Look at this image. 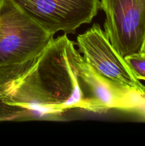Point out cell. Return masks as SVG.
<instances>
[{
  "label": "cell",
  "instance_id": "cell-5",
  "mask_svg": "<svg viewBox=\"0 0 145 146\" xmlns=\"http://www.w3.org/2000/svg\"><path fill=\"white\" fill-rule=\"evenodd\" d=\"M77 46L85 61L100 75L145 96V86L135 76L99 24H93L78 35Z\"/></svg>",
  "mask_w": 145,
  "mask_h": 146
},
{
  "label": "cell",
  "instance_id": "cell-3",
  "mask_svg": "<svg viewBox=\"0 0 145 146\" xmlns=\"http://www.w3.org/2000/svg\"><path fill=\"white\" fill-rule=\"evenodd\" d=\"M25 16L49 34H74L89 24L100 9V0H11Z\"/></svg>",
  "mask_w": 145,
  "mask_h": 146
},
{
  "label": "cell",
  "instance_id": "cell-8",
  "mask_svg": "<svg viewBox=\"0 0 145 146\" xmlns=\"http://www.w3.org/2000/svg\"><path fill=\"white\" fill-rule=\"evenodd\" d=\"M0 34H1V27H0Z\"/></svg>",
  "mask_w": 145,
  "mask_h": 146
},
{
  "label": "cell",
  "instance_id": "cell-1",
  "mask_svg": "<svg viewBox=\"0 0 145 146\" xmlns=\"http://www.w3.org/2000/svg\"><path fill=\"white\" fill-rule=\"evenodd\" d=\"M82 59L66 34L53 38L29 68L0 86V121L57 115L73 108L92 112L80 73Z\"/></svg>",
  "mask_w": 145,
  "mask_h": 146
},
{
  "label": "cell",
  "instance_id": "cell-7",
  "mask_svg": "<svg viewBox=\"0 0 145 146\" xmlns=\"http://www.w3.org/2000/svg\"><path fill=\"white\" fill-rule=\"evenodd\" d=\"M140 54H142V55L145 56V39H144V43H143V45H142V48H141Z\"/></svg>",
  "mask_w": 145,
  "mask_h": 146
},
{
  "label": "cell",
  "instance_id": "cell-2",
  "mask_svg": "<svg viewBox=\"0 0 145 146\" xmlns=\"http://www.w3.org/2000/svg\"><path fill=\"white\" fill-rule=\"evenodd\" d=\"M0 86L23 74L53 39L11 0H0Z\"/></svg>",
  "mask_w": 145,
  "mask_h": 146
},
{
  "label": "cell",
  "instance_id": "cell-4",
  "mask_svg": "<svg viewBox=\"0 0 145 146\" xmlns=\"http://www.w3.org/2000/svg\"><path fill=\"white\" fill-rule=\"evenodd\" d=\"M104 31L123 58L140 53L145 39V0H100Z\"/></svg>",
  "mask_w": 145,
  "mask_h": 146
},
{
  "label": "cell",
  "instance_id": "cell-6",
  "mask_svg": "<svg viewBox=\"0 0 145 146\" xmlns=\"http://www.w3.org/2000/svg\"><path fill=\"white\" fill-rule=\"evenodd\" d=\"M125 59L135 76L139 80L145 81V56L139 53L127 56Z\"/></svg>",
  "mask_w": 145,
  "mask_h": 146
}]
</instances>
